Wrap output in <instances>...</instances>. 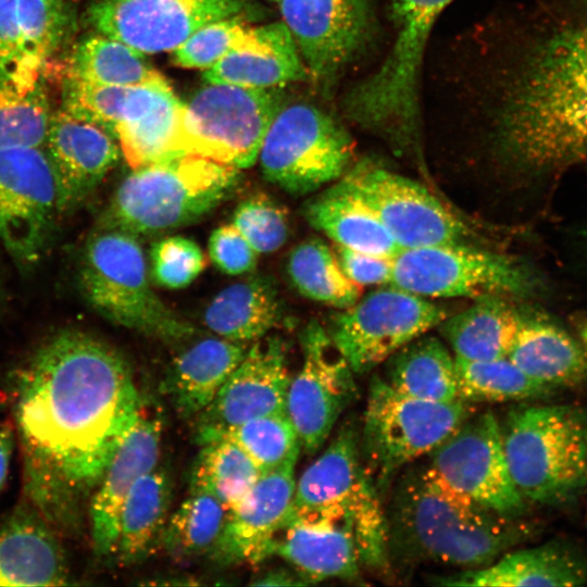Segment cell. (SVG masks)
Listing matches in <instances>:
<instances>
[{"label": "cell", "mask_w": 587, "mask_h": 587, "mask_svg": "<svg viewBox=\"0 0 587 587\" xmlns=\"http://www.w3.org/2000/svg\"><path fill=\"white\" fill-rule=\"evenodd\" d=\"M42 149L52 171L59 214L77 209L121 157L113 136L61 109L50 116Z\"/></svg>", "instance_id": "obj_23"}, {"label": "cell", "mask_w": 587, "mask_h": 587, "mask_svg": "<svg viewBox=\"0 0 587 587\" xmlns=\"http://www.w3.org/2000/svg\"><path fill=\"white\" fill-rule=\"evenodd\" d=\"M58 214L42 147L0 149V242L18 265L28 267L41 259Z\"/></svg>", "instance_id": "obj_16"}, {"label": "cell", "mask_w": 587, "mask_h": 587, "mask_svg": "<svg viewBox=\"0 0 587 587\" xmlns=\"http://www.w3.org/2000/svg\"><path fill=\"white\" fill-rule=\"evenodd\" d=\"M309 78L329 88L364 50L372 34L369 0H279Z\"/></svg>", "instance_id": "obj_19"}, {"label": "cell", "mask_w": 587, "mask_h": 587, "mask_svg": "<svg viewBox=\"0 0 587 587\" xmlns=\"http://www.w3.org/2000/svg\"><path fill=\"white\" fill-rule=\"evenodd\" d=\"M290 39L283 22L251 27L246 17H225L193 32L172 51L173 61L180 67L205 71L232 52L268 53Z\"/></svg>", "instance_id": "obj_35"}, {"label": "cell", "mask_w": 587, "mask_h": 587, "mask_svg": "<svg viewBox=\"0 0 587 587\" xmlns=\"http://www.w3.org/2000/svg\"><path fill=\"white\" fill-rule=\"evenodd\" d=\"M537 283L517 259L457 242L400 250L390 285L424 298L516 300L534 294Z\"/></svg>", "instance_id": "obj_10"}, {"label": "cell", "mask_w": 587, "mask_h": 587, "mask_svg": "<svg viewBox=\"0 0 587 587\" xmlns=\"http://www.w3.org/2000/svg\"><path fill=\"white\" fill-rule=\"evenodd\" d=\"M446 586L574 587L587 583V564L560 544L503 553L491 563L451 575L434 577Z\"/></svg>", "instance_id": "obj_25"}, {"label": "cell", "mask_w": 587, "mask_h": 587, "mask_svg": "<svg viewBox=\"0 0 587 587\" xmlns=\"http://www.w3.org/2000/svg\"><path fill=\"white\" fill-rule=\"evenodd\" d=\"M59 83L60 109L103 128L111 136L117 125L140 117L173 92L170 84L103 86L65 75H59Z\"/></svg>", "instance_id": "obj_34"}, {"label": "cell", "mask_w": 587, "mask_h": 587, "mask_svg": "<svg viewBox=\"0 0 587 587\" xmlns=\"http://www.w3.org/2000/svg\"><path fill=\"white\" fill-rule=\"evenodd\" d=\"M500 432L510 475L525 500L555 504L587 487V421L579 411L516 409Z\"/></svg>", "instance_id": "obj_8"}, {"label": "cell", "mask_w": 587, "mask_h": 587, "mask_svg": "<svg viewBox=\"0 0 587 587\" xmlns=\"http://www.w3.org/2000/svg\"><path fill=\"white\" fill-rule=\"evenodd\" d=\"M203 78L210 84L279 88L309 75L292 38L268 53L232 52L203 71Z\"/></svg>", "instance_id": "obj_40"}, {"label": "cell", "mask_w": 587, "mask_h": 587, "mask_svg": "<svg viewBox=\"0 0 587 587\" xmlns=\"http://www.w3.org/2000/svg\"><path fill=\"white\" fill-rule=\"evenodd\" d=\"M584 5L585 8L587 9V0H579Z\"/></svg>", "instance_id": "obj_53"}, {"label": "cell", "mask_w": 587, "mask_h": 587, "mask_svg": "<svg viewBox=\"0 0 587 587\" xmlns=\"http://www.w3.org/2000/svg\"><path fill=\"white\" fill-rule=\"evenodd\" d=\"M387 360L385 380L397 391L428 401L459 399L454 357L439 338L422 335Z\"/></svg>", "instance_id": "obj_36"}, {"label": "cell", "mask_w": 587, "mask_h": 587, "mask_svg": "<svg viewBox=\"0 0 587 587\" xmlns=\"http://www.w3.org/2000/svg\"><path fill=\"white\" fill-rule=\"evenodd\" d=\"M285 341L277 336L257 340L196 419L200 446L246 421L286 411L290 383Z\"/></svg>", "instance_id": "obj_20"}, {"label": "cell", "mask_w": 587, "mask_h": 587, "mask_svg": "<svg viewBox=\"0 0 587 587\" xmlns=\"http://www.w3.org/2000/svg\"><path fill=\"white\" fill-rule=\"evenodd\" d=\"M127 360L79 329L49 336L13 380V415L28 503L58 532L73 533L139 414Z\"/></svg>", "instance_id": "obj_1"}, {"label": "cell", "mask_w": 587, "mask_h": 587, "mask_svg": "<svg viewBox=\"0 0 587 587\" xmlns=\"http://www.w3.org/2000/svg\"><path fill=\"white\" fill-rule=\"evenodd\" d=\"M302 365L290 379L286 412L309 454L327 440L341 413L357 396L354 372L327 329L310 321L300 334Z\"/></svg>", "instance_id": "obj_17"}, {"label": "cell", "mask_w": 587, "mask_h": 587, "mask_svg": "<svg viewBox=\"0 0 587 587\" xmlns=\"http://www.w3.org/2000/svg\"><path fill=\"white\" fill-rule=\"evenodd\" d=\"M278 88L210 84L185 103L186 154L236 168L254 164L264 136L283 107Z\"/></svg>", "instance_id": "obj_12"}, {"label": "cell", "mask_w": 587, "mask_h": 587, "mask_svg": "<svg viewBox=\"0 0 587 587\" xmlns=\"http://www.w3.org/2000/svg\"><path fill=\"white\" fill-rule=\"evenodd\" d=\"M524 311L512 299L484 297L438 326L454 357L485 361L508 357Z\"/></svg>", "instance_id": "obj_31"}, {"label": "cell", "mask_w": 587, "mask_h": 587, "mask_svg": "<svg viewBox=\"0 0 587 587\" xmlns=\"http://www.w3.org/2000/svg\"><path fill=\"white\" fill-rule=\"evenodd\" d=\"M103 86L168 84L146 54L105 35L91 32L72 46L57 76Z\"/></svg>", "instance_id": "obj_33"}, {"label": "cell", "mask_w": 587, "mask_h": 587, "mask_svg": "<svg viewBox=\"0 0 587 587\" xmlns=\"http://www.w3.org/2000/svg\"><path fill=\"white\" fill-rule=\"evenodd\" d=\"M295 523L344 528L352 535L363 566L390 571L387 513L351 426H344L297 480L287 525Z\"/></svg>", "instance_id": "obj_4"}, {"label": "cell", "mask_w": 587, "mask_h": 587, "mask_svg": "<svg viewBox=\"0 0 587 587\" xmlns=\"http://www.w3.org/2000/svg\"><path fill=\"white\" fill-rule=\"evenodd\" d=\"M232 223L258 253L278 250L289 233L286 210L265 193L251 195L239 202Z\"/></svg>", "instance_id": "obj_46"}, {"label": "cell", "mask_w": 587, "mask_h": 587, "mask_svg": "<svg viewBox=\"0 0 587 587\" xmlns=\"http://www.w3.org/2000/svg\"><path fill=\"white\" fill-rule=\"evenodd\" d=\"M287 272L295 288L313 301L346 309L361 297L362 287L346 276L336 253L320 239L297 245L289 253Z\"/></svg>", "instance_id": "obj_39"}, {"label": "cell", "mask_w": 587, "mask_h": 587, "mask_svg": "<svg viewBox=\"0 0 587 587\" xmlns=\"http://www.w3.org/2000/svg\"><path fill=\"white\" fill-rule=\"evenodd\" d=\"M55 529L29 503L0 527V586H63L70 571Z\"/></svg>", "instance_id": "obj_24"}, {"label": "cell", "mask_w": 587, "mask_h": 587, "mask_svg": "<svg viewBox=\"0 0 587 587\" xmlns=\"http://www.w3.org/2000/svg\"><path fill=\"white\" fill-rule=\"evenodd\" d=\"M132 170L117 186L99 227L137 237L202 218L232 196L241 179L239 168L193 154Z\"/></svg>", "instance_id": "obj_5"}, {"label": "cell", "mask_w": 587, "mask_h": 587, "mask_svg": "<svg viewBox=\"0 0 587 587\" xmlns=\"http://www.w3.org/2000/svg\"><path fill=\"white\" fill-rule=\"evenodd\" d=\"M253 14L248 0H87L84 22L95 33L153 54L174 51L208 23Z\"/></svg>", "instance_id": "obj_14"}, {"label": "cell", "mask_w": 587, "mask_h": 587, "mask_svg": "<svg viewBox=\"0 0 587 587\" xmlns=\"http://www.w3.org/2000/svg\"><path fill=\"white\" fill-rule=\"evenodd\" d=\"M227 513L228 510L214 497L190 491L170 514L161 548L180 560L209 554L222 534Z\"/></svg>", "instance_id": "obj_41"}, {"label": "cell", "mask_w": 587, "mask_h": 587, "mask_svg": "<svg viewBox=\"0 0 587 587\" xmlns=\"http://www.w3.org/2000/svg\"><path fill=\"white\" fill-rule=\"evenodd\" d=\"M208 247L211 261L225 274L239 275L255 268L259 253L233 223L215 228Z\"/></svg>", "instance_id": "obj_48"}, {"label": "cell", "mask_w": 587, "mask_h": 587, "mask_svg": "<svg viewBox=\"0 0 587 587\" xmlns=\"http://www.w3.org/2000/svg\"><path fill=\"white\" fill-rule=\"evenodd\" d=\"M163 426V414L158 403L142 398L135 424L88 503L91 544L99 558H110L115 553L122 505L134 484L157 467Z\"/></svg>", "instance_id": "obj_22"}, {"label": "cell", "mask_w": 587, "mask_h": 587, "mask_svg": "<svg viewBox=\"0 0 587 587\" xmlns=\"http://www.w3.org/2000/svg\"><path fill=\"white\" fill-rule=\"evenodd\" d=\"M583 338H584V340H585V342L587 345V326L583 330Z\"/></svg>", "instance_id": "obj_52"}, {"label": "cell", "mask_w": 587, "mask_h": 587, "mask_svg": "<svg viewBox=\"0 0 587 587\" xmlns=\"http://www.w3.org/2000/svg\"><path fill=\"white\" fill-rule=\"evenodd\" d=\"M508 358L548 387L573 385L587 374V358L578 344L562 327L537 313H523Z\"/></svg>", "instance_id": "obj_27"}, {"label": "cell", "mask_w": 587, "mask_h": 587, "mask_svg": "<svg viewBox=\"0 0 587 587\" xmlns=\"http://www.w3.org/2000/svg\"><path fill=\"white\" fill-rule=\"evenodd\" d=\"M43 83L27 89L0 68V149L42 147L52 114Z\"/></svg>", "instance_id": "obj_43"}, {"label": "cell", "mask_w": 587, "mask_h": 587, "mask_svg": "<svg viewBox=\"0 0 587 587\" xmlns=\"http://www.w3.org/2000/svg\"><path fill=\"white\" fill-rule=\"evenodd\" d=\"M304 216L336 246L391 259L401 250L372 208L341 180L311 199Z\"/></svg>", "instance_id": "obj_28"}, {"label": "cell", "mask_w": 587, "mask_h": 587, "mask_svg": "<svg viewBox=\"0 0 587 587\" xmlns=\"http://www.w3.org/2000/svg\"><path fill=\"white\" fill-rule=\"evenodd\" d=\"M261 474L239 446L217 438L200 445L190 472V491L208 494L229 510L247 495Z\"/></svg>", "instance_id": "obj_38"}, {"label": "cell", "mask_w": 587, "mask_h": 587, "mask_svg": "<svg viewBox=\"0 0 587 587\" xmlns=\"http://www.w3.org/2000/svg\"><path fill=\"white\" fill-rule=\"evenodd\" d=\"M353 157L347 130L309 103L279 109L258 159L263 176L292 195H305L345 175Z\"/></svg>", "instance_id": "obj_11"}, {"label": "cell", "mask_w": 587, "mask_h": 587, "mask_svg": "<svg viewBox=\"0 0 587 587\" xmlns=\"http://www.w3.org/2000/svg\"><path fill=\"white\" fill-rule=\"evenodd\" d=\"M459 398L503 402L541 396L549 389L521 371L508 357L475 361L454 357Z\"/></svg>", "instance_id": "obj_42"}, {"label": "cell", "mask_w": 587, "mask_h": 587, "mask_svg": "<svg viewBox=\"0 0 587 587\" xmlns=\"http://www.w3.org/2000/svg\"><path fill=\"white\" fill-rule=\"evenodd\" d=\"M461 398L428 401L403 395L384 378L370 385L360 441L366 472L380 492L400 469L429 454L474 413Z\"/></svg>", "instance_id": "obj_9"}, {"label": "cell", "mask_w": 587, "mask_h": 587, "mask_svg": "<svg viewBox=\"0 0 587 587\" xmlns=\"http://www.w3.org/2000/svg\"><path fill=\"white\" fill-rule=\"evenodd\" d=\"M446 317L442 307L385 285L344 309L327 332L354 374H362Z\"/></svg>", "instance_id": "obj_13"}, {"label": "cell", "mask_w": 587, "mask_h": 587, "mask_svg": "<svg viewBox=\"0 0 587 587\" xmlns=\"http://www.w3.org/2000/svg\"><path fill=\"white\" fill-rule=\"evenodd\" d=\"M453 0H391L396 35L377 70L344 98L348 118L399 146L417 138L420 77L435 22Z\"/></svg>", "instance_id": "obj_6"}, {"label": "cell", "mask_w": 587, "mask_h": 587, "mask_svg": "<svg viewBox=\"0 0 587 587\" xmlns=\"http://www.w3.org/2000/svg\"><path fill=\"white\" fill-rule=\"evenodd\" d=\"M428 467L450 487L499 514L515 517L525 508L505 461L494 413H473L429 453Z\"/></svg>", "instance_id": "obj_15"}, {"label": "cell", "mask_w": 587, "mask_h": 587, "mask_svg": "<svg viewBox=\"0 0 587 587\" xmlns=\"http://www.w3.org/2000/svg\"><path fill=\"white\" fill-rule=\"evenodd\" d=\"M15 442V433L11 424H4L0 427V489L4 486L10 461Z\"/></svg>", "instance_id": "obj_50"}, {"label": "cell", "mask_w": 587, "mask_h": 587, "mask_svg": "<svg viewBox=\"0 0 587 587\" xmlns=\"http://www.w3.org/2000/svg\"><path fill=\"white\" fill-rule=\"evenodd\" d=\"M500 160L522 174L587 163V14L549 22L519 53L494 124Z\"/></svg>", "instance_id": "obj_2"}, {"label": "cell", "mask_w": 587, "mask_h": 587, "mask_svg": "<svg viewBox=\"0 0 587 587\" xmlns=\"http://www.w3.org/2000/svg\"><path fill=\"white\" fill-rule=\"evenodd\" d=\"M272 1L278 2L279 0H272Z\"/></svg>", "instance_id": "obj_54"}, {"label": "cell", "mask_w": 587, "mask_h": 587, "mask_svg": "<svg viewBox=\"0 0 587 587\" xmlns=\"http://www.w3.org/2000/svg\"><path fill=\"white\" fill-rule=\"evenodd\" d=\"M184 109L171 92L149 112L114 128L112 136L132 168L186 155Z\"/></svg>", "instance_id": "obj_37"}, {"label": "cell", "mask_w": 587, "mask_h": 587, "mask_svg": "<svg viewBox=\"0 0 587 587\" xmlns=\"http://www.w3.org/2000/svg\"><path fill=\"white\" fill-rule=\"evenodd\" d=\"M336 257L346 276L359 286L390 285L392 259L336 246Z\"/></svg>", "instance_id": "obj_49"}, {"label": "cell", "mask_w": 587, "mask_h": 587, "mask_svg": "<svg viewBox=\"0 0 587 587\" xmlns=\"http://www.w3.org/2000/svg\"><path fill=\"white\" fill-rule=\"evenodd\" d=\"M0 68L27 89L47 78L46 66L29 42L21 0H0Z\"/></svg>", "instance_id": "obj_45"}, {"label": "cell", "mask_w": 587, "mask_h": 587, "mask_svg": "<svg viewBox=\"0 0 587 587\" xmlns=\"http://www.w3.org/2000/svg\"><path fill=\"white\" fill-rule=\"evenodd\" d=\"M295 465L264 472L247 495L228 510L222 534L209 553L223 566L257 564L273 554L286 527L295 495Z\"/></svg>", "instance_id": "obj_21"}, {"label": "cell", "mask_w": 587, "mask_h": 587, "mask_svg": "<svg viewBox=\"0 0 587 587\" xmlns=\"http://www.w3.org/2000/svg\"><path fill=\"white\" fill-rule=\"evenodd\" d=\"M247 349L242 342L220 336L200 339L175 357L161 390L182 417H196L212 402Z\"/></svg>", "instance_id": "obj_26"}, {"label": "cell", "mask_w": 587, "mask_h": 587, "mask_svg": "<svg viewBox=\"0 0 587 587\" xmlns=\"http://www.w3.org/2000/svg\"><path fill=\"white\" fill-rule=\"evenodd\" d=\"M390 559L464 570L485 566L527 532L514 517L457 491L428 465L407 469L386 511Z\"/></svg>", "instance_id": "obj_3"}, {"label": "cell", "mask_w": 587, "mask_h": 587, "mask_svg": "<svg viewBox=\"0 0 587 587\" xmlns=\"http://www.w3.org/2000/svg\"><path fill=\"white\" fill-rule=\"evenodd\" d=\"M273 554L291 564L307 584L354 579L362 565L352 535L336 526L289 524L278 534Z\"/></svg>", "instance_id": "obj_29"}, {"label": "cell", "mask_w": 587, "mask_h": 587, "mask_svg": "<svg viewBox=\"0 0 587 587\" xmlns=\"http://www.w3.org/2000/svg\"><path fill=\"white\" fill-rule=\"evenodd\" d=\"M251 584L262 586L307 585V583L297 573L295 574L284 569L268 571L262 576L258 577V579Z\"/></svg>", "instance_id": "obj_51"}, {"label": "cell", "mask_w": 587, "mask_h": 587, "mask_svg": "<svg viewBox=\"0 0 587 587\" xmlns=\"http://www.w3.org/2000/svg\"><path fill=\"white\" fill-rule=\"evenodd\" d=\"M217 438L229 439L239 446L261 473L297 462L301 447L298 433L286 411L232 426L212 440Z\"/></svg>", "instance_id": "obj_44"}, {"label": "cell", "mask_w": 587, "mask_h": 587, "mask_svg": "<svg viewBox=\"0 0 587 587\" xmlns=\"http://www.w3.org/2000/svg\"><path fill=\"white\" fill-rule=\"evenodd\" d=\"M150 260L154 282L170 289L190 285L205 267L202 249L192 239L179 235L154 242Z\"/></svg>", "instance_id": "obj_47"}, {"label": "cell", "mask_w": 587, "mask_h": 587, "mask_svg": "<svg viewBox=\"0 0 587 587\" xmlns=\"http://www.w3.org/2000/svg\"><path fill=\"white\" fill-rule=\"evenodd\" d=\"M402 249L462 242L464 224L421 184L364 161L341 177Z\"/></svg>", "instance_id": "obj_18"}, {"label": "cell", "mask_w": 587, "mask_h": 587, "mask_svg": "<svg viewBox=\"0 0 587 587\" xmlns=\"http://www.w3.org/2000/svg\"><path fill=\"white\" fill-rule=\"evenodd\" d=\"M171 499V479L162 469H153L134 484L118 519L114 555L121 563H139L161 548Z\"/></svg>", "instance_id": "obj_32"}, {"label": "cell", "mask_w": 587, "mask_h": 587, "mask_svg": "<svg viewBox=\"0 0 587 587\" xmlns=\"http://www.w3.org/2000/svg\"><path fill=\"white\" fill-rule=\"evenodd\" d=\"M79 290L103 319L165 342L190 338L195 327L152 289L138 237L98 227L87 239L78 265Z\"/></svg>", "instance_id": "obj_7"}, {"label": "cell", "mask_w": 587, "mask_h": 587, "mask_svg": "<svg viewBox=\"0 0 587 587\" xmlns=\"http://www.w3.org/2000/svg\"><path fill=\"white\" fill-rule=\"evenodd\" d=\"M282 314L274 283L253 275L221 290L207 307L203 321L217 336L243 344L277 327Z\"/></svg>", "instance_id": "obj_30"}]
</instances>
